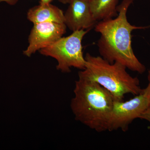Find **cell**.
<instances>
[{
  "label": "cell",
  "mask_w": 150,
  "mask_h": 150,
  "mask_svg": "<svg viewBox=\"0 0 150 150\" xmlns=\"http://www.w3.org/2000/svg\"></svg>",
  "instance_id": "2e32d148"
},
{
  "label": "cell",
  "mask_w": 150,
  "mask_h": 150,
  "mask_svg": "<svg viewBox=\"0 0 150 150\" xmlns=\"http://www.w3.org/2000/svg\"><path fill=\"white\" fill-rule=\"evenodd\" d=\"M148 79L149 81V84L146 88L143 89V91L147 97L149 102L150 106V68L149 72H148Z\"/></svg>",
  "instance_id": "30bf717a"
},
{
  "label": "cell",
  "mask_w": 150,
  "mask_h": 150,
  "mask_svg": "<svg viewBox=\"0 0 150 150\" xmlns=\"http://www.w3.org/2000/svg\"><path fill=\"white\" fill-rule=\"evenodd\" d=\"M86 67L79 72V76L96 82L106 89L116 100H123L125 95L136 96L143 90L139 80L126 71V67L118 62L110 64L100 56L87 53L85 56Z\"/></svg>",
  "instance_id": "3957f363"
},
{
  "label": "cell",
  "mask_w": 150,
  "mask_h": 150,
  "mask_svg": "<svg viewBox=\"0 0 150 150\" xmlns=\"http://www.w3.org/2000/svg\"><path fill=\"white\" fill-rule=\"evenodd\" d=\"M84 1H87L89 2L90 1H91V0H84Z\"/></svg>",
  "instance_id": "9a60e30c"
},
{
  "label": "cell",
  "mask_w": 150,
  "mask_h": 150,
  "mask_svg": "<svg viewBox=\"0 0 150 150\" xmlns=\"http://www.w3.org/2000/svg\"><path fill=\"white\" fill-rule=\"evenodd\" d=\"M18 0H0V2H5L11 6H14L16 4Z\"/></svg>",
  "instance_id": "7c38bea8"
},
{
  "label": "cell",
  "mask_w": 150,
  "mask_h": 150,
  "mask_svg": "<svg viewBox=\"0 0 150 150\" xmlns=\"http://www.w3.org/2000/svg\"><path fill=\"white\" fill-rule=\"evenodd\" d=\"M64 15V23L67 28L74 31L91 29L95 26V20L89 3L84 0H71Z\"/></svg>",
  "instance_id": "52a82bcc"
},
{
  "label": "cell",
  "mask_w": 150,
  "mask_h": 150,
  "mask_svg": "<svg viewBox=\"0 0 150 150\" xmlns=\"http://www.w3.org/2000/svg\"><path fill=\"white\" fill-rule=\"evenodd\" d=\"M118 0H91L90 7L95 20L97 22L116 17Z\"/></svg>",
  "instance_id": "9c48e42d"
},
{
  "label": "cell",
  "mask_w": 150,
  "mask_h": 150,
  "mask_svg": "<svg viewBox=\"0 0 150 150\" xmlns=\"http://www.w3.org/2000/svg\"><path fill=\"white\" fill-rule=\"evenodd\" d=\"M61 9L49 4H41L30 9L27 18L33 24L50 22L64 23V15Z\"/></svg>",
  "instance_id": "ba28073f"
},
{
  "label": "cell",
  "mask_w": 150,
  "mask_h": 150,
  "mask_svg": "<svg viewBox=\"0 0 150 150\" xmlns=\"http://www.w3.org/2000/svg\"><path fill=\"white\" fill-rule=\"evenodd\" d=\"M139 118L146 120L150 123V106L140 115Z\"/></svg>",
  "instance_id": "8fae6325"
},
{
  "label": "cell",
  "mask_w": 150,
  "mask_h": 150,
  "mask_svg": "<svg viewBox=\"0 0 150 150\" xmlns=\"http://www.w3.org/2000/svg\"><path fill=\"white\" fill-rule=\"evenodd\" d=\"M60 2L62 3V4H69L71 1V0H58Z\"/></svg>",
  "instance_id": "4fadbf2b"
},
{
  "label": "cell",
  "mask_w": 150,
  "mask_h": 150,
  "mask_svg": "<svg viewBox=\"0 0 150 150\" xmlns=\"http://www.w3.org/2000/svg\"><path fill=\"white\" fill-rule=\"evenodd\" d=\"M89 30L74 31L67 37H62L50 46L41 49L40 54L56 59L57 70L69 73L73 67L81 70L86 67L82 41Z\"/></svg>",
  "instance_id": "277c9868"
},
{
  "label": "cell",
  "mask_w": 150,
  "mask_h": 150,
  "mask_svg": "<svg viewBox=\"0 0 150 150\" xmlns=\"http://www.w3.org/2000/svg\"><path fill=\"white\" fill-rule=\"evenodd\" d=\"M133 2L123 0L117 6L118 16L100 21L96 24L95 30L100 34L97 44L100 56L110 64L118 62L129 70L143 74L146 68L134 54L131 33L135 30L147 29L150 25L137 26L129 23L127 11Z\"/></svg>",
  "instance_id": "6da1fadb"
},
{
  "label": "cell",
  "mask_w": 150,
  "mask_h": 150,
  "mask_svg": "<svg viewBox=\"0 0 150 150\" xmlns=\"http://www.w3.org/2000/svg\"><path fill=\"white\" fill-rule=\"evenodd\" d=\"M40 3L41 4H49L51 3L52 0H40Z\"/></svg>",
  "instance_id": "5bb4252c"
},
{
  "label": "cell",
  "mask_w": 150,
  "mask_h": 150,
  "mask_svg": "<svg viewBox=\"0 0 150 150\" xmlns=\"http://www.w3.org/2000/svg\"><path fill=\"white\" fill-rule=\"evenodd\" d=\"M67 28L65 23L47 22L33 24L28 36V46L23 54L30 57L36 51L50 46L62 37Z\"/></svg>",
  "instance_id": "8992f818"
},
{
  "label": "cell",
  "mask_w": 150,
  "mask_h": 150,
  "mask_svg": "<svg viewBox=\"0 0 150 150\" xmlns=\"http://www.w3.org/2000/svg\"><path fill=\"white\" fill-rule=\"evenodd\" d=\"M149 106V99L143 89L141 93L129 100H114L108 122L107 131L121 129L127 131L129 125L135 119L139 118Z\"/></svg>",
  "instance_id": "5b68a950"
},
{
  "label": "cell",
  "mask_w": 150,
  "mask_h": 150,
  "mask_svg": "<svg viewBox=\"0 0 150 150\" xmlns=\"http://www.w3.org/2000/svg\"><path fill=\"white\" fill-rule=\"evenodd\" d=\"M71 109L75 119L98 132L107 131V124L115 99L96 82L79 76L75 82Z\"/></svg>",
  "instance_id": "7a4b0ae2"
}]
</instances>
